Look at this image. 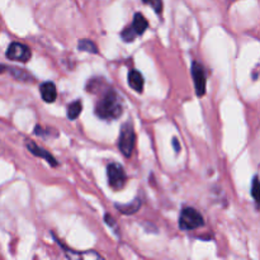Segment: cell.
I'll return each instance as SVG.
<instances>
[{"mask_svg": "<svg viewBox=\"0 0 260 260\" xmlns=\"http://www.w3.org/2000/svg\"><path fill=\"white\" fill-rule=\"evenodd\" d=\"M123 113V106H122L121 96L116 90L108 89L103 98L96 103L95 116L104 121H114L119 118Z\"/></svg>", "mask_w": 260, "mask_h": 260, "instance_id": "obj_1", "label": "cell"}, {"mask_svg": "<svg viewBox=\"0 0 260 260\" xmlns=\"http://www.w3.org/2000/svg\"><path fill=\"white\" fill-rule=\"evenodd\" d=\"M127 80H128L129 86H131L135 91H137V93H141V91L144 90L145 80H144V76H142V74L140 73V71H137V70L129 71L128 79H127Z\"/></svg>", "mask_w": 260, "mask_h": 260, "instance_id": "obj_10", "label": "cell"}, {"mask_svg": "<svg viewBox=\"0 0 260 260\" xmlns=\"http://www.w3.org/2000/svg\"><path fill=\"white\" fill-rule=\"evenodd\" d=\"M78 50L85 51L89 53H98V48H96L95 43L91 42L90 40H80L78 43Z\"/></svg>", "mask_w": 260, "mask_h": 260, "instance_id": "obj_13", "label": "cell"}, {"mask_svg": "<svg viewBox=\"0 0 260 260\" xmlns=\"http://www.w3.org/2000/svg\"><path fill=\"white\" fill-rule=\"evenodd\" d=\"M10 74H12L13 76H14L15 79H18V80H23V81H27L28 80V73H25V71L23 70H19V69H15V68H12L9 69Z\"/></svg>", "mask_w": 260, "mask_h": 260, "instance_id": "obj_14", "label": "cell"}, {"mask_svg": "<svg viewBox=\"0 0 260 260\" xmlns=\"http://www.w3.org/2000/svg\"><path fill=\"white\" fill-rule=\"evenodd\" d=\"M172 142H173V147H174L175 152H179L180 151V144H179V141H178L177 137H174Z\"/></svg>", "mask_w": 260, "mask_h": 260, "instance_id": "obj_18", "label": "cell"}, {"mask_svg": "<svg viewBox=\"0 0 260 260\" xmlns=\"http://www.w3.org/2000/svg\"><path fill=\"white\" fill-rule=\"evenodd\" d=\"M25 146H27V149L29 150V151L32 152V154L35 155V156L42 157V159L46 160V161H47L48 164L51 165V167H57V165H58L57 160H56L55 157H53L52 155L50 154V152L46 151V150L42 149V147L37 146V145H36L35 142L27 141V142H25Z\"/></svg>", "mask_w": 260, "mask_h": 260, "instance_id": "obj_8", "label": "cell"}, {"mask_svg": "<svg viewBox=\"0 0 260 260\" xmlns=\"http://www.w3.org/2000/svg\"><path fill=\"white\" fill-rule=\"evenodd\" d=\"M7 57L12 61H19V62H27L32 57V51L28 46L19 42L10 43L5 52Z\"/></svg>", "mask_w": 260, "mask_h": 260, "instance_id": "obj_6", "label": "cell"}, {"mask_svg": "<svg viewBox=\"0 0 260 260\" xmlns=\"http://www.w3.org/2000/svg\"><path fill=\"white\" fill-rule=\"evenodd\" d=\"M149 28V22L141 13H136L134 17V22L129 27H126L122 30L121 36L124 42H132L136 37L142 36Z\"/></svg>", "mask_w": 260, "mask_h": 260, "instance_id": "obj_3", "label": "cell"}, {"mask_svg": "<svg viewBox=\"0 0 260 260\" xmlns=\"http://www.w3.org/2000/svg\"><path fill=\"white\" fill-rule=\"evenodd\" d=\"M107 175H108V184L112 189H123L127 183V175L121 164H118V162H111L107 167Z\"/></svg>", "mask_w": 260, "mask_h": 260, "instance_id": "obj_4", "label": "cell"}, {"mask_svg": "<svg viewBox=\"0 0 260 260\" xmlns=\"http://www.w3.org/2000/svg\"><path fill=\"white\" fill-rule=\"evenodd\" d=\"M140 206H141V201H140V198H135L134 202L129 203V205H116V207L118 208L122 213H124V215H132V213L139 211Z\"/></svg>", "mask_w": 260, "mask_h": 260, "instance_id": "obj_11", "label": "cell"}, {"mask_svg": "<svg viewBox=\"0 0 260 260\" xmlns=\"http://www.w3.org/2000/svg\"><path fill=\"white\" fill-rule=\"evenodd\" d=\"M40 93L46 103H53L57 98V89L52 81H45L43 84H41Z\"/></svg>", "mask_w": 260, "mask_h": 260, "instance_id": "obj_9", "label": "cell"}, {"mask_svg": "<svg viewBox=\"0 0 260 260\" xmlns=\"http://www.w3.org/2000/svg\"><path fill=\"white\" fill-rule=\"evenodd\" d=\"M205 225L202 215L193 207H185L182 210L179 217V228L183 231L196 230L198 228H202Z\"/></svg>", "mask_w": 260, "mask_h": 260, "instance_id": "obj_2", "label": "cell"}, {"mask_svg": "<svg viewBox=\"0 0 260 260\" xmlns=\"http://www.w3.org/2000/svg\"><path fill=\"white\" fill-rule=\"evenodd\" d=\"M142 2H144L145 4L150 5V7H151L152 9L157 13V14H160V13H161V10H162L161 0H142Z\"/></svg>", "mask_w": 260, "mask_h": 260, "instance_id": "obj_15", "label": "cell"}, {"mask_svg": "<svg viewBox=\"0 0 260 260\" xmlns=\"http://www.w3.org/2000/svg\"><path fill=\"white\" fill-rule=\"evenodd\" d=\"M192 76L196 86V94L198 96H203L206 94V86H207V78H206V70L202 63L194 62L192 63Z\"/></svg>", "mask_w": 260, "mask_h": 260, "instance_id": "obj_7", "label": "cell"}, {"mask_svg": "<svg viewBox=\"0 0 260 260\" xmlns=\"http://www.w3.org/2000/svg\"><path fill=\"white\" fill-rule=\"evenodd\" d=\"M135 142H136V135L131 123H124L121 128L118 139V147L122 154L126 157H129L134 151Z\"/></svg>", "mask_w": 260, "mask_h": 260, "instance_id": "obj_5", "label": "cell"}, {"mask_svg": "<svg viewBox=\"0 0 260 260\" xmlns=\"http://www.w3.org/2000/svg\"><path fill=\"white\" fill-rule=\"evenodd\" d=\"M81 109H83V104H81V101H75L73 103L69 104L68 107V117L71 121H75L81 113Z\"/></svg>", "mask_w": 260, "mask_h": 260, "instance_id": "obj_12", "label": "cell"}, {"mask_svg": "<svg viewBox=\"0 0 260 260\" xmlns=\"http://www.w3.org/2000/svg\"><path fill=\"white\" fill-rule=\"evenodd\" d=\"M8 70V66H4V65H0V73H3V71Z\"/></svg>", "mask_w": 260, "mask_h": 260, "instance_id": "obj_19", "label": "cell"}, {"mask_svg": "<svg viewBox=\"0 0 260 260\" xmlns=\"http://www.w3.org/2000/svg\"><path fill=\"white\" fill-rule=\"evenodd\" d=\"M258 189H259V180L258 175H255L253 179V185H251V196H253L254 201L258 203Z\"/></svg>", "mask_w": 260, "mask_h": 260, "instance_id": "obj_17", "label": "cell"}, {"mask_svg": "<svg viewBox=\"0 0 260 260\" xmlns=\"http://www.w3.org/2000/svg\"><path fill=\"white\" fill-rule=\"evenodd\" d=\"M35 134L38 135V136H43V137H45L46 135H47V136H50V135H52V136H58V132L53 131L52 128H48V129H45V131H42L41 126L35 127Z\"/></svg>", "mask_w": 260, "mask_h": 260, "instance_id": "obj_16", "label": "cell"}]
</instances>
